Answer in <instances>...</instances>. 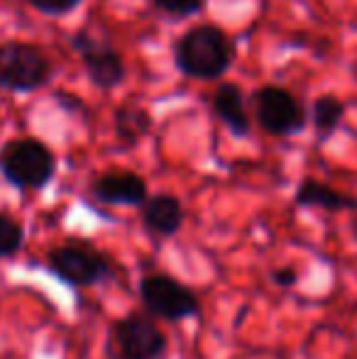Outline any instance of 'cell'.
Masks as SVG:
<instances>
[{"mask_svg": "<svg viewBox=\"0 0 357 359\" xmlns=\"http://www.w3.org/2000/svg\"><path fill=\"white\" fill-rule=\"evenodd\" d=\"M233 57V42L215 25H196L174 47V62L179 72L201 81L220 79L230 69Z\"/></svg>", "mask_w": 357, "mask_h": 359, "instance_id": "6da1fadb", "label": "cell"}, {"mask_svg": "<svg viewBox=\"0 0 357 359\" xmlns=\"http://www.w3.org/2000/svg\"><path fill=\"white\" fill-rule=\"evenodd\" d=\"M167 355V337L152 316L130 313L115 323L105 357L108 359H162Z\"/></svg>", "mask_w": 357, "mask_h": 359, "instance_id": "7a4b0ae2", "label": "cell"}, {"mask_svg": "<svg viewBox=\"0 0 357 359\" xmlns=\"http://www.w3.org/2000/svg\"><path fill=\"white\" fill-rule=\"evenodd\" d=\"M140 301L147 316L162 318L169 323H179L194 318L201 311L198 296L189 286L179 284L174 276L152 274L140 281Z\"/></svg>", "mask_w": 357, "mask_h": 359, "instance_id": "3957f363", "label": "cell"}, {"mask_svg": "<svg viewBox=\"0 0 357 359\" xmlns=\"http://www.w3.org/2000/svg\"><path fill=\"white\" fill-rule=\"evenodd\" d=\"M0 169L22 189H39L54 176V154L37 140H15L0 151Z\"/></svg>", "mask_w": 357, "mask_h": 359, "instance_id": "277c9868", "label": "cell"}, {"mask_svg": "<svg viewBox=\"0 0 357 359\" xmlns=\"http://www.w3.org/2000/svg\"><path fill=\"white\" fill-rule=\"evenodd\" d=\"M260 128L274 137H291L306 128V110L291 90L281 86H262L252 98Z\"/></svg>", "mask_w": 357, "mask_h": 359, "instance_id": "5b68a950", "label": "cell"}, {"mask_svg": "<svg viewBox=\"0 0 357 359\" xmlns=\"http://www.w3.org/2000/svg\"><path fill=\"white\" fill-rule=\"evenodd\" d=\"M47 57L32 44L8 42L0 47V86L10 90H34L49 79Z\"/></svg>", "mask_w": 357, "mask_h": 359, "instance_id": "8992f818", "label": "cell"}, {"mask_svg": "<svg viewBox=\"0 0 357 359\" xmlns=\"http://www.w3.org/2000/svg\"><path fill=\"white\" fill-rule=\"evenodd\" d=\"M74 49L81 54V62L86 67L88 79L93 81V86L103 90H110L115 86H120L125 81V62L118 54V49H113L108 42L93 39L88 32H79L74 37Z\"/></svg>", "mask_w": 357, "mask_h": 359, "instance_id": "52a82bcc", "label": "cell"}, {"mask_svg": "<svg viewBox=\"0 0 357 359\" xmlns=\"http://www.w3.org/2000/svg\"><path fill=\"white\" fill-rule=\"evenodd\" d=\"M49 264L64 281L74 286H90L110 276V264L103 255L93 252L90 247H59L49 257Z\"/></svg>", "mask_w": 357, "mask_h": 359, "instance_id": "ba28073f", "label": "cell"}, {"mask_svg": "<svg viewBox=\"0 0 357 359\" xmlns=\"http://www.w3.org/2000/svg\"><path fill=\"white\" fill-rule=\"evenodd\" d=\"M93 196L108 205H144L149 198L147 181L133 171H108L93 184Z\"/></svg>", "mask_w": 357, "mask_h": 359, "instance_id": "9c48e42d", "label": "cell"}, {"mask_svg": "<svg viewBox=\"0 0 357 359\" xmlns=\"http://www.w3.org/2000/svg\"><path fill=\"white\" fill-rule=\"evenodd\" d=\"M142 225L157 237L177 235L184 225V205L177 196L157 194L144 201L142 205Z\"/></svg>", "mask_w": 357, "mask_h": 359, "instance_id": "30bf717a", "label": "cell"}, {"mask_svg": "<svg viewBox=\"0 0 357 359\" xmlns=\"http://www.w3.org/2000/svg\"><path fill=\"white\" fill-rule=\"evenodd\" d=\"M213 113L218 120L235 135V137H248L250 135V113L245 108L243 88L233 81H225L213 93Z\"/></svg>", "mask_w": 357, "mask_h": 359, "instance_id": "8fae6325", "label": "cell"}, {"mask_svg": "<svg viewBox=\"0 0 357 359\" xmlns=\"http://www.w3.org/2000/svg\"><path fill=\"white\" fill-rule=\"evenodd\" d=\"M294 203L301 205V208H321V210H330V213L357 210V198L343 194V191H335L333 186L316 179L301 181V186L294 194Z\"/></svg>", "mask_w": 357, "mask_h": 359, "instance_id": "7c38bea8", "label": "cell"}, {"mask_svg": "<svg viewBox=\"0 0 357 359\" xmlns=\"http://www.w3.org/2000/svg\"><path fill=\"white\" fill-rule=\"evenodd\" d=\"M311 118H314L316 137L318 142H325L335 130L340 128L345 118V103L335 95H321L314 100V108H311Z\"/></svg>", "mask_w": 357, "mask_h": 359, "instance_id": "4fadbf2b", "label": "cell"}, {"mask_svg": "<svg viewBox=\"0 0 357 359\" xmlns=\"http://www.w3.org/2000/svg\"><path fill=\"white\" fill-rule=\"evenodd\" d=\"M149 128H152V118H149L147 110L125 105L115 113V133H118L120 142H125L128 147L137 144L149 133Z\"/></svg>", "mask_w": 357, "mask_h": 359, "instance_id": "5bb4252c", "label": "cell"}, {"mask_svg": "<svg viewBox=\"0 0 357 359\" xmlns=\"http://www.w3.org/2000/svg\"><path fill=\"white\" fill-rule=\"evenodd\" d=\"M22 242V230L18 222H13L10 217L0 215V257L13 255Z\"/></svg>", "mask_w": 357, "mask_h": 359, "instance_id": "9a60e30c", "label": "cell"}, {"mask_svg": "<svg viewBox=\"0 0 357 359\" xmlns=\"http://www.w3.org/2000/svg\"><path fill=\"white\" fill-rule=\"evenodd\" d=\"M154 5L172 18H189L203 8L206 0H154Z\"/></svg>", "mask_w": 357, "mask_h": 359, "instance_id": "2e32d148", "label": "cell"}, {"mask_svg": "<svg viewBox=\"0 0 357 359\" xmlns=\"http://www.w3.org/2000/svg\"><path fill=\"white\" fill-rule=\"evenodd\" d=\"M29 3L44 15H67V13H72L76 5H81L83 0H29Z\"/></svg>", "mask_w": 357, "mask_h": 359, "instance_id": "e0dca14e", "label": "cell"}, {"mask_svg": "<svg viewBox=\"0 0 357 359\" xmlns=\"http://www.w3.org/2000/svg\"><path fill=\"white\" fill-rule=\"evenodd\" d=\"M271 281H274L276 286H294L296 281H299V271L294 269V266H281V269H274L271 271Z\"/></svg>", "mask_w": 357, "mask_h": 359, "instance_id": "ac0fdd59", "label": "cell"}, {"mask_svg": "<svg viewBox=\"0 0 357 359\" xmlns=\"http://www.w3.org/2000/svg\"><path fill=\"white\" fill-rule=\"evenodd\" d=\"M353 235H355V240H357V210H355V217H353Z\"/></svg>", "mask_w": 357, "mask_h": 359, "instance_id": "d6986e66", "label": "cell"}]
</instances>
